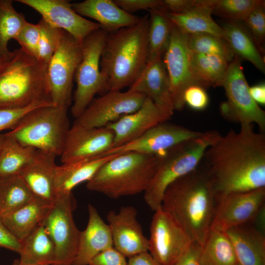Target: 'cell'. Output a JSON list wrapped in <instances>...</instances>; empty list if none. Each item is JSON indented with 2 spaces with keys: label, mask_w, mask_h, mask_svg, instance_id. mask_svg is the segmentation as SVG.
Here are the masks:
<instances>
[{
  "label": "cell",
  "mask_w": 265,
  "mask_h": 265,
  "mask_svg": "<svg viewBox=\"0 0 265 265\" xmlns=\"http://www.w3.org/2000/svg\"><path fill=\"white\" fill-rule=\"evenodd\" d=\"M50 265H66V264H53Z\"/></svg>",
  "instance_id": "cell-55"
},
{
  "label": "cell",
  "mask_w": 265,
  "mask_h": 265,
  "mask_svg": "<svg viewBox=\"0 0 265 265\" xmlns=\"http://www.w3.org/2000/svg\"><path fill=\"white\" fill-rule=\"evenodd\" d=\"M148 57L151 60L162 57L169 44L173 24L163 8L148 10Z\"/></svg>",
  "instance_id": "cell-33"
},
{
  "label": "cell",
  "mask_w": 265,
  "mask_h": 265,
  "mask_svg": "<svg viewBox=\"0 0 265 265\" xmlns=\"http://www.w3.org/2000/svg\"><path fill=\"white\" fill-rule=\"evenodd\" d=\"M56 157L37 150L32 159L18 173L34 196L50 204L57 199L54 183Z\"/></svg>",
  "instance_id": "cell-22"
},
{
  "label": "cell",
  "mask_w": 265,
  "mask_h": 265,
  "mask_svg": "<svg viewBox=\"0 0 265 265\" xmlns=\"http://www.w3.org/2000/svg\"><path fill=\"white\" fill-rule=\"evenodd\" d=\"M107 32L100 28L91 32L81 42L82 59L76 72L77 87L71 113L78 118L95 95L108 91L107 80L101 72L100 61Z\"/></svg>",
  "instance_id": "cell-8"
},
{
  "label": "cell",
  "mask_w": 265,
  "mask_h": 265,
  "mask_svg": "<svg viewBox=\"0 0 265 265\" xmlns=\"http://www.w3.org/2000/svg\"><path fill=\"white\" fill-rule=\"evenodd\" d=\"M5 60H6L0 55V65H1Z\"/></svg>",
  "instance_id": "cell-54"
},
{
  "label": "cell",
  "mask_w": 265,
  "mask_h": 265,
  "mask_svg": "<svg viewBox=\"0 0 265 265\" xmlns=\"http://www.w3.org/2000/svg\"><path fill=\"white\" fill-rule=\"evenodd\" d=\"M250 223L259 231L265 234V205L262 207Z\"/></svg>",
  "instance_id": "cell-51"
},
{
  "label": "cell",
  "mask_w": 265,
  "mask_h": 265,
  "mask_svg": "<svg viewBox=\"0 0 265 265\" xmlns=\"http://www.w3.org/2000/svg\"><path fill=\"white\" fill-rule=\"evenodd\" d=\"M68 108L54 105L34 108L6 133L23 146L60 156L70 128Z\"/></svg>",
  "instance_id": "cell-7"
},
{
  "label": "cell",
  "mask_w": 265,
  "mask_h": 265,
  "mask_svg": "<svg viewBox=\"0 0 265 265\" xmlns=\"http://www.w3.org/2000/svg\"><path fill=\"white\" fill-rule=\"evenodd\" d=\"M3 139V134H0V150L1 148L2 142Z\"/></svg>",
  "instance_id": "cell-53"
},
{
  "label": "cell",
  "mask_w": 265,
  "mask_h": 265,
  "mask_svg": "<svg viewBox=\"0 0 265 265\" xmlns=\"http://www.w3.org/2000/svg\"><path fill=\"white\" fill-rule=\"evenodd\" d=\"M11 265H23L21 264L19 259H16L13 262Z\"/></svg>",
  "instance_id": "cell-52"
},
{
  "label": "cell",
  "mask_w": 265,
  "mask_h": 265,
  "mask_svg": "<svg viewBox=\"0 0 265 265\" xmlns=\"http://www.w3.org/2000/svg\"><path fill=\"white\" fill-rule=\"evenodd\" d=\"M187 44L192 53L217 55L231 62L235 54L223 38L208 33L187 34Z\"/></svg>",
  "instance_id": "cell-37"
},
{
  "label": "cell",
  "mask_w": 265,
  "mask_h": 265,
  "mask_svg": "<svg viewBox=\"0 0 265 265\" xmlns=\"http://www.w3.org/2000/svg\"><path fill=\"white\" fill-rule=\"evenodd\" d=\"M126 258L114 247H112L96 255L88 265H127Z\"/></svg>",
  "instance_id": "cell-44"
},
{
  "label": "cell",
  "mask_w": 265,
  "mask_h": 265,
  "mask_svg": "<svg viewBox=\"0 0 265 265\" xmlns=\"http://www.w3.org/2000/svg\"><path fill=\"white\" fill-rule=\"evenodd\" d=\"M81 59V43L61 29L47 68L48 94L53 104L68 107L71 105L73 80Z\"/></svg>",
  "instance_id": "cell-9"
},
{
  "label": "cell",
  "mask_w": 265,
  "mask_h": 265,
  "mask_svg": "<svg viewBox=\"0 0 265 265\" xmlns=\"http://www.w3.org/2000/svg\"><path fill=\"white\" fill-rule=\"evenodd\" d=\"M37 11L42 19L52 26L69 33L81 42L91 32L101 28L76 12L66 0H17Z\"/></svg>",
  "instance_id": "cell-17"
},
{
  "label": "cell",
  "mask_w": 265,
  "mask_h": 265,
  "mask_svg": "<svg viewBox=\"0 0 265 265\" xmlns=\"http://www.w3.org/2000/svg\"><path fill=\"white\" fill-rule=\"evenodd\" d=\"M200 265H238L232 244L225 232L211 229L199 256Z\"/></svg>",
  "instance_id": "cell-31"
},
{
  "label": "cell",
  "mask_w": 265,
  "mask_h": 265,
  "mask_svg": "<svg viewBox=\"0 0 265 265\" xmlns=\"http://www.w3.org/2000/svg\"><path fill=\"white\" fill-rule=\"evenodd\" d=\"M22 243L0 220V247H3L19 254Z\"/></svg>",
  "instance_id": "cell-46"
},
{
  "label": "cell",
  "mask_w": 265,
  "mask_h": 265,
  "mask_svg": "<svg viewBox=\"0 0 265 265\" xmlns=\"http://www.w3.org/2000/svg\"><path fill=\"white\" fill-rule=\"evenodd\" d=\"M119 154L57 165L54 181L57 197L67 195L78 185L87 182L103 164Z\"/></svg>",
  "instance_id": "cell-26"
},
{
  "label": "cell",
  "mask_w": 265,
  "mask_h": 265,
  "mask_svg": "<svg viewBox=\"0 0 265 265\" xmlns=\"http://www.w3.org/2000/svg\"><path fill=\"white\" fill-rule=\"evenodd\" d=\"M222 86L226 100L220 106L221 116L227 121L241 125L255 124L265 131V111L251 97L240 58L235 55L229 62Z\"/></svg>",
  "instance_id": "cell-10"
},
{
  "label": "cell",
  "mask_w": 265,
  "mask_h": 265,
  "mask_svg": "<svg viewBox=\"0 0 265 265\" xmlns=\"http://www.w3.org/2000/svg\"><path fill=\"white\" fill-rule=\"evenodd\" d=\"M201 246L193 243L188 250L174 265H200L199 256Z\"/></svg>",
  "instance_id": "cell-48"
},
{
  "label": "cell",
  "mask_w": 265,
  "mask_h": 265,
  "mask_svg": "<svg viewBox=\"0 0 265 265\" xmlns=\"http://www.w3.org/2000/svg\"><path fill=\"white\" fill-rule=\"evenodd\" d=\"M27 22L14 8L12 0H0V55L5 60L12 54L8 49V42L17 37Z\"/></svg>",
  "instance_id": "cell-36"
},
{
  "label": "cell",
  "mask_w": 265,
  "mask_h": 265,
  "mask_svg": "<svg viewBox=\"0 0 265 265\" xmlns=\"http://www.w3.org/2000/svg\"><path fill=\"white\" fill-rule=\"evenodd\" d=\"M88 221L86 228L80 232L77 256L72 265H88L99 253L113 247L110 230L96 209L88 205Z\"/></svg>",
  "instance_id": "cell-24"
},
{
  "label": "cell",
  "mask_w": 265,
  "mask_h": 265,
  "mask_svg": "<svg viewBox=\"0 0 265 265\" xmlns=\"http://www.w3.org/2000/svg\"><path fill=\"white\" fill-rule=\"evenodd\" d=\"M216 0H196L195 4L186 11L178 14L167 13L173 24L186 34L208 33L224 39L221 26L212 19Z\"/></svg>",
  "instance_id": "cell-27"
},
{
  "label": "cell",
  "mask_w": 265,
  "mask_h": 265,
  "mask_svg": "<svg viewBox=\"0 0 265 265\" xmlns=\"http://www.w3.org/2000/svg\"><path fill=\"white\" fill-rule=\"evenodd\" d=\"M47 68V64L21 49L12 52L0 65V109L23 108L42 101L51 102Z\"/></svg>",
  "instance_id": "cell-4"
},
{
  "label": "cell",
  "mask_w": 265,
  "mask_h": 265,
  "mask_svg": "<svg viewBox=\"0 0 265 265\" xmlns=\"http://www.w3.org/2000/svg\"><path fill=\"white\" fill-rule=\"evenodd\" d=\"M261 0H216L212 14L228 21H243Z\"/></svg>",
  "instance_id": "cell-38"
},
{
  "label": "cell",
  "mask_w": 265,
  "mask_h": 265,
  "mask_svg": "<svg viewBox=\"0 0 265 265\" xmlns=\"http://www.w3.org/2000/svg\"><path fill=\"white\" fill-rule=\"evenodd\" d=\"M196 0H162V7L168 13L181 14L192 7Z\"/></svg>",
  "instance_id": "cell-47"
},
{
  "label": "cell",
  "mask_w": 265,
  "mask_h": 265,
  "mask_svg": "<svg viewBox=\"0 0 265 265\" xmlns=\"http://www.w3.org/2000/svg\"><path fill=\"white\" fill-rule=\"evenodd\" d=\"M221 134L210 130L184 141L157 154L156 171L144 191V200L154 212L161 208L167 187L175 181L191 172L200 164L207 148Z\"/></svg>",
  "instance_id": "cell-6"
},
{
  "label": "cell",
  "mask_w": 265,
  "mask_h": 265,
  "mask_svg": "<svg viewBox=\"0 0 265 265\" xmlns=\"http://www.w3.org/2000/svg\"><path fill=\"white\" fill-rule=\"evenodd\" d=\"M39 38V25L27 22L14 40L19 44L21 50L38 60Z\"/></svg>",
  "instance_id": "cell-41"
},
{
  "label": "cell",
  "mask_w": 265,
  "mask_h": 265,
  "mask_svg": "<svg viewBox=\"0 0 265 265\" xmlns=\"http://www.w3.org/2000/svg\"><path fill=\"white\" fill-rule=\"evenodd\" d=\"M51 105L53 104L49 101H42L23 108L0 109V132L4 130L12 129L24 115L32 109Z\"/></svg>",
  "instance_id": "cell-42"
},
{
  "label": "cell",
  "mask_w": 265,
  "mask_h": 265,
  "mask_svg": "<svg viewBox=\"0 0 265 265\" xmlns=\"http://www.w3.org/2000/svg\"><path fill=\"white\" fill-rule=\"evenodd\" d=\"M201 163L217 198L265 187V135L241 125L220 135L204 152Z\"/></svg>",
  "instance_id": "cell-1"
},
{
  "label": "cell",
  "mask_w": 265,
  "mask_h": 265,
  "mask_svg": "<svg viewBox=\"0 0 265 265\" xmlns=\"http://www.w3.org/2000/svg\"><path fill=\"white\" fill-rule=\"evenodd\" d=\"M33 194L18 174L0 177V217L29 201Z\"/></svg>",
  "instance_id": "cell-34"
},
{
  "label": "cell",
  "mask_w": 265,
  "mask_h": 265,
  "mask_svg": "<svg viewBox=\"0 0 265 265\" xmlns=\"http://www.w3.org/2000/svg\"><path fill=\"white\" fill-rule=\"evenodd\" d=\"M19 260L23 265L54 263V245L41 223L22 242Z\"/></svg>",
  "instance_id": "cell-30"
},
{
  "label": "cell",
  "mask_w": 265,
  "mask_h": 265,
  "mask_svg": "<svg viewBox=\"0 0 265 265\" xmlns=\"http://www.w3.org/2000/svg\"><path fill=\"white\" fill-rule=\"evenodd\" d=\"M258 49L264 56L265 52V1L261 0L242 21Z\"/></svg>",
  "instance_id": "cell-39"
},
{
  "label": "cell",
  "mask_w": 265,
  "mask_h": 265,
  "mask_svg": "<svg viewBox=\"0 0 265 265\" xmlns=\"http://www.w3.org/2000/svg\"><path fill=\"white\" fill-rule=\"evenodd\" d=\"M146 96L128 90H109L106 94L93 99L74 123L87 128L105 127L122 116L138 110Z\"/></svg>",
  "instance_id": "cell-14"
},
{
  "label": "cell",
  "mask_w": 265,
  "mask_h": 265,
  "mask_svg": "<svg viewBox=\"0 0 265 265\" xmlns=\"http://www.w3.org/2000/svg\"><path fill=\"white\" fill-rule=\"evenodd\" d=\"M76 206L72 192L59 197L42 222L55 246L54 264L72 265L77 256L81 231L73 218Z\"/></svg>",
  "instance_id": "cell-11"
},
{
  "label": "cell",
  "mask_w": 265,
  "mask_h": 265,
  "mask_svg": "<svg viewBox=\"0 0 265 265\" xmlns=\"http://www.w3.org/2000/svg\"><path fill=\"white\" fill-rule=\"evenodd\" d=\"M148 252L161 265H174L193 242L187 232L161 208L150 226Z\"/></svg>",
  "instance_id": "cell-12"
},
{
  "label": "cell",
  "mask_w": 265,
  "mask_h": 265,
  "mask_svg": "<svg viewBox=\"0 0 265 265\" xmlns=\"http://www.w3.org/2000/svg\"><path fill=\"white\" fill-rule=\"evenodd\" d=\"M217 201L212 184L200 162L167 187L161 208L187 232L194 243L201 246L211 229Z\"/></svg>",
  "instance_id": "cell-2"
},
{
  "label": "cell",
  "mask_w": 265,
  "mask_h": 265,
  "mask_svg": "<svg viewBox=\"0 0 265 265\" xmlns=\"http://www.w3.org/2000/svg\"><path fill=\"white\" fill-rule=\"evenodd\" d=\"M52 205L33 196L23 206L0 217V220L22 242L42 223Z\"/></svg>",
  "instance_id": "cell-28"
},
{
  "label": "cell",
  "mask_w": 265,
  "mask_h": 265,
  "mask_svg": "<svg viewBox=\"0 0 265 265\" xmlns=\"http://www.w3.org/2000/svg\"><path fill=\"white\" fill-rule=\"evenodd\" d=\"M169 119L146 97L138 110L122 116L105 127L113 133V148H115L138 138L151 128Z\"/></svg>",
  "instance_id": "cell-21"
},
{
  "label": "cell",
  "mask_w": 265,
  "mask_h": 265,
  "mask_svg": "<svg viewBox=\"0 0 265 265\" xmlns=\"http://www.w3.org/2000/svg\"><path fill=\"white\" fill-rule=\"evenodd\" d=\"M37 149L21 145L6 133L0 150V177L18 174L34 156Z\"/></svg>",
  "instance_id": "cell-35"
},
{
  "label": "cell",
  "mask_w": 265,
  "mask_h": 265,
  "mask_svg": "<svg viewBox=\"0 0 265 265\" xmlns=\"http://www.w3.org/2000/svg\"><path fill=\"white\" fill-rule=\"evenodd\" d=\"M190 61L193 72L201 85L205 88L222 86L230 62L225 58L191 52Z\"/></svg>",
  "instance_id": "cell-32"
},
{
  "label": "cell",
  "mask_w": 265,
  "mask_h": 265,
  "mask_svg": "<svg viewBox=\"0 0 265 265\" xmlns=\"http://www.w3.org/2000/svg\"><path fill=\"white\" fill-rule=\"evenodd\" d=\"M150 98L167 117L173 115L174 108L168 75L162 57L147 61L129 89Z\"/></svg>",
  "instance_id": "cell-20"
},
{
  "label": "cell",
  "mask_w": 265,
  "mask_h": 265,
  "mask_svg": "<svg viewBox=\"0 0 265 265\" xmlns=\"http://www.w3.org/2000/svg\"><path fill=\"white\" fill-rule=\"evenodd\" d=\"M38 45V60L48 65L57 46L61 29L54 27L41 19Z\"/></svg>",
  "instance_id": "cell-40"
},
{
  "label": "cell",
  "mask_w": 265,
  "mask_h": 265,
  "mask_svg": "<svg viewBox=\"0 0 265 265\" xmlns=\"http://www.w3.org/2000/svg\"><path fill=\"white\" fill-rule=\"evenodd\" d=\"M225 232L232 244L238 265H265V234L250 223Z\"/></svg>",
  "instance_id": "cell-25"
},
{
  "label": "cell",
  "mask_w": 265,
  "mask_h": 265,
  "mask_svg": "<svg viewBox=\"0 0 265 265\" xmlns=\"http://www.w3.org/2000/svg\"><path fill=\"white\" fill-rule=\"evenodd\" d=\"M220 26L223 30L224 39L235 55L250 62L265 73L264 56L258 49L242 22L227 20Z\"/></svg>",
  "instance_id": "cell-29"
},
{
  "label": "cell",
  "mask_w": 265,
  "mask_h": 265,
  "mask_svg": "<svg viewBox=\"0 0 265 265\" xmlns=\"http://www.w3.org/2000/svg\"><path fill=\"white\" fill-rule=\"evenodd\" d=\"M184 101L191 109L201 111L208 106L209 98L205 88L198 84L188 86L184 94Z\"/></svg>",
  "instance_id": "cell-43"
},
{
  "label": "cell",
  "mask_w": 265,
  "mask_h": 265,
  "mask_svg": "<svg viewBox=\"0 0 265 265\" xmlns=\"http://www.w3.org/2000/svg\"><path fill=\"white\" fill-rule=\"evenodd\" d=\"M127 265H161L150 254L144 252L129 258Z\"/></svg>",
  "instance_id": "cell-49"
},
{
  "label": "cell",
  "mask_w": 265,
  "mask_h": 265,
  "mask_svg": "<svg viewBox=\"0 0 265 265\" xmlns=\"http://www.w3.org/2000/svg\"><path fill=\"white\" fill-rule=\"evenodd\" d=\"M71 3L76 12L93 19L107 33L134 26L140 18L124 11L113 0H85Z\"/></svg>",
  "instance_id": "cell-23"
},
{
  "label": "cell",
  "mask_w": 265,
  "mask_h": 265,
  "mask_svg": "<svg viewBox=\"0 0 265 265\" xmlns=\"http://www.w3.org/2000/svg\"><path fill=\"white\" fill-rule=\"evenodd\" d=\"M202 133L165 121L155 126L138 138L111 149L104 156L128 152L157 154Z\"/></svg>",
  "instance_id": "cell-18"
},
{
  "label": "cell",
  "mask_w": 265,
  "mask_h": 265,
  "mask_svg": "<svg viewBox=\"0 0 265 265\" xmlns=\"http://www.w3.org/2000/svg\"><path fill=\"white\" fill-rule=\"evenodd\" d=\"M190 56L187 34L173 24L170 41L162 59L169 79L175 110L180 111L184 108V94L188 86L201 85L193 72Z\"/></svg>",
  "instance_id": "cell-13"
},
{
  "label": "cell",
  "mask_w": 265,
  "mask_h": 265,
  "mask_svg": "<svg viewBox=\"0 0 265 265\" xmlns=\"http://www.w3.org/2000/svg\"><path fill=\"white\" fill-rule=\"evenodd\" d=\"M149 16L134 26L108 33L101 53L100 66L108 90L131 86L145 66L148 57Z\"/></svg>",
  "instance_id": "cell-3"
},
{
  "label": "cell",
  "mask_w": 265,
  "mask_h": 265,
  "mask_svg": "<svg viewBox=\"0 0 265 265\" xmlns=\"http://www.w3.org/2000/svg\"><path fill=\"white\" fill-rule=\"evenodd\" d=\"M116 4L125 12L132 13L153 8H162L160 0H113Z\"/></svg>",
  "instance_id": "cell-45"
},
{
  "label": "cell",
  "mask_w": 265,
  "mask_h": 265,
  "mask_svg": "<svg viewBox=\"0 0 265 265\" xmlns=\"http://www.w3.org/2000/svg\"><path fill=\"white\" fill-rule=\"evenodd\" d=\"M157 165L156 154L120 153L99 169L86 187L112 199L135 195L145 191Z\"/></svg>",
  "instance_id": "cell-5"
},
{
  "label": "cell",
  "mask_w": 265,
  "mask_h": 265,
  "mask_svg": "<svg viewBox=\"0 0 265 265\" xmlns=\"http://www.w3.org/2000/svg\"><path fill=\"white\" fill-rule=\"evenodd\" d=\"M114 135L106 127L87 128L74 123L60 155L62 164L104 156L113 147Z\"/></svg>",
  "instance_id": "cell-16"
},
{
  "label": "cell",
  "mask_w": 265,
  "mask_h": 265,
  "mask_svg": "<svg viewBox=\"0 0 265 265\" xmlns=\"http://www.w3.org/2000/svg\"><path fill=\"white\" fill-rule=\"evenodd\" d=\"M264 205L265 187L218 197L211 229L225 232L250 223Z\"/></svg>",
  "instance_id": "cell-15"
},
{
  "label": "cell",
  "mask_w": 265,
  "mask_h": 265,
  "mask_svg": "<svg viewBox=\"0 0 265 265\" xmlns=\"http://www.w3.org/2000/svg\"><path fill=\"white\" fill-rule=\"evenodd\" d=\"M249 91L252 99L258 105H265V84L264 82L249 86Z\"/></svg>",
  "instance_id": "cell-50"
},
{
  "label": "cell",
  "mask_w": 265,
  "mask_h": 265,
  "mask_svg": "<svg viewBox=\"0 0 265 265\" xmlns=\"http://www.w3.org/2000/svg\"><path fill=\"white\" fill-rule=\"evenodd\" d=\"M137 214L136 209L128 206L117 212L111 211L107 215L113 247L129 258L149 249V240L143 233Z\"/></svg>",
  "instance_id": "cell-19"
}]
</instances>
